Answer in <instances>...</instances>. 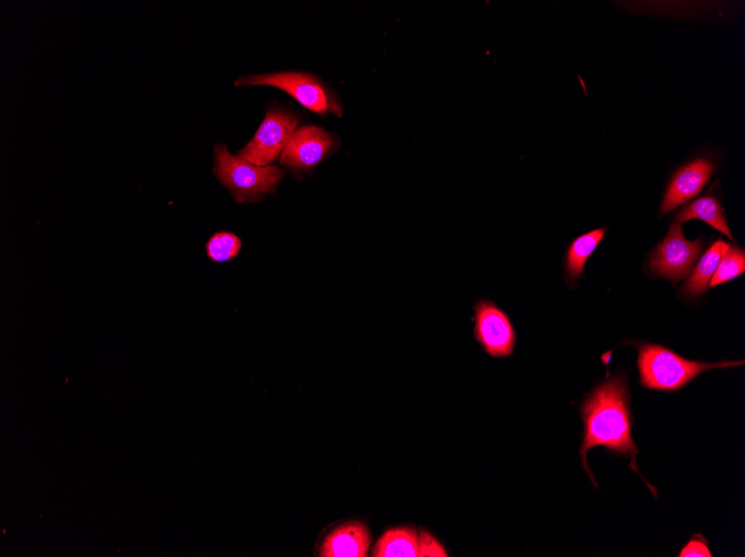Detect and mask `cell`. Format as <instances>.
<instances>
[{
    "instance_id": "6da1fadb",
    "label": "cell",
    "mask_w": 745,
    "mask_h": 557,
    "mask_svg": "<svg viewBox=\"0 0 745 557\" xmlns=\"http://www.w3.org/2000/svg\"><path fill=\"white\" fill-rule=\"evenodd\" d=\"M585 424L584 442L581 448L583 466L589 472L594 486L596 481L589 468L588 453L594 447L603 446L609 450L631 458L633 469L653 491L637 469V445L632 435L633 419L627 380L624 376H616L595 389L582 406Z\"/></svg>"
},
{
    "instance_id": "7a4b0ae2",
    "label": "cell",
    "mask_w": 745,
    "mask_h": 557,
    "mask_svg": "<svg viewBox=\"0 0 745 557\" xmlns=\"http://www.w3.org/2000/svg\"><path fill=\"white\" fill-rule=\"evenodd\" d=\"M637 350L640 386L656 391H679L706 370L744 365V361H694L654 344H638Z\"/></svg>"
},
{
    "instance_id": "3957f363",
    "label": "cell",
    "mask_w": 745,
    "mask_h": 557,
    "mask_svg": "<svg viewBox=\"0 0 745 557\" xmlns=\"http://www.w3.org/2000/svg\"><path fill=\"white\" fill-rule=\"evenodd\" d=\"M215 176L239 204L255 203L274 193L285 176L280 167L248 163L221 144L215 148Z\"/></svg>"
},
{
    "instance_id": "277c9868",
    "label": "cell",
    "mask_w": 745,
    "mask_h": 557,
    "mask_svg": "<svg viewBox=\"0 0 745 557\" xmlns=\"http://www.w3.org/2000/svg\"><path fill=\"white\" fill-rule=\"evenodd\" d=\"M262 85L284 90L304 108L318 115L343 116V107L337 92L313 74L292 70L243 76L235 80V86Z\"/></svg>"
},
{
    "instance_id": "5b68a950",
    "label": "cell",
    "mask_w": 745,
    "mask_h": 557,
    "mask_svg": "<svg viewBox=\"0 0 745 557\" xmlns=\"http://www.w3.org/2000/svg\"><path fill=\"white\" fill-rule=\"evenodd\" d=\"M704 243L701 238L690 242L686 238L680 224H673L668 236L651 252L649 270L658 277L675 283L687 278L702 254Z\"/></svg>"
},
{
    "instance_id": "8992f818",
    "label": "cell",
    "mask_w": 745,
    "mask_h": 557,
    "mask_svg": "<svg viewBox=\"0 0 745 557\" xmlns=\"http://www.w3.org/2000/svg\"><path fill=\"white\" fill-rule=\"evenodd\" d=\"M297 126L298 119L294 114L272 109L254 138L237 155L258 166H271L283 154Z\"/></svg>"
},
{
    "instance_id": "52a82bcc",
    "label": "cell",
    "mask_w": 745,
    "mask_h": 557,
    "mask_svg": "<svg viewBox=\"0 0 745 557\" xmlns=\"http://www.w3.org/2000/svg\"><path fill=\"white\" fill-rule=\"evenodd\" d=\"M339 148L338 136L321 127L306 126L293 134L282 154L281 163L295 174H307Z\"/></svg>"
},
{
    "instance_id": "ba28073f",
    "label": "cell",
    "mask_w": 745,
    "mask_h": 557,
    "mask_svg": "<svg viewBox=\"0 0 745 557\" xmlns=\"http://www.w3.org/2000/svg\"><path fill=\"white\" fill-rule=\"evenodd\" d=\"M475 313L474 337L482 349L495 358L511 357L517 335L510 316L490 300L473 305Z\"/></svg>"
},
{
    "instance_id": "9c48e42d",
    "label": "cell",
    "mask_w": 745,
    "mask_h": 557,
    "mask_svg": "<svg viewBox=\"0 0 745 557\" xmlns=\"http://www.w3.org/2000/svg\"><path fill=\"white\" fill-rule=\"evenodd\" d=\"M713 171L714 164L706 158H699L682 167L669 185L660 205V215L671 212L699 196Z\"/></svg>"
},
{
    "instance_id": "30bf717a",
    "label": "cell",
    "mask_w": 745,
    "mask_h": 557,
    "mask_svg": "<svg viewBox=\"0 0 745 557\" xmlns=\"http://www.w3.org/2000/svg\"><path fill=\"white\" fill-rule=\"evenodd\" d=\"M372 537L361 522H349L330 532L321 544V557H366Z\"/></svg>"
},
{
    "instance_id": "8fae6325",
    "label": "cell",
    "mask_w": 745,
    "mask_h": 557,
    "mask_svg": "<svg viewBox=\"0 0 745 557\" xmlns=\"http://www.w3.org/2000/svg\"><path fill=\"white\" fill-rule=\"evenodd\" d=\"M730 244L722 239L716 241L702 256L682 293L689 299L702 297L709 289L712 277Z\"/></svg>"
},
{
    "instance_id": "7c38bea8",
    "label": "cell",
    "mask_w": 745,
    "mask_h": 557,
    "mask_svg": "<svg viewBox=\"0 0 745 557\" xmlns=\"http://www.w3.org/2000/svg\"><path fill=\"white\" fill-rule=\"evenodd\" d=\"M374 557H420V534L409 527L388 530L375 545Z\"/></svg>"
},
{
    "instance_id": "4fadbf2b",
    "label": "cell",
    "mask_w": 745,
    "mask_h": 557,
    "mask_svg": "<svg viewBox=\"0 0 745 557\" xmlns=\"http://www.w3.org/2000/svg\"><path fill=\"white\" fill-rule=\"evenodd\" d=\"M605 234V229L595 230L577 237L570 244L565 259V272L568 282H577L582 277L588 260L603 241Z\"/></svg>"
},
{
    "instance_id": "5bb4252c",
    "label": "cell",
    "mask_w": 745,
    "mask_h": 557,
    "mask_svg": "<svg viewBox=\"0 0 745 557\" xmlns=\"http://www.w3.org/2000/svg\"><path fill=\"white\" fill-rule=\"evenodd\" d=\"M692 220L703 221L711 227L726 235L731 241L734 239L728 229L724 210L717 199L713 197H704L692 202L675 218V221L678 224Z\"/></svg>"
},
{
    "instance_id": "9a60e30c",
    "label": "cell",
    "mask_w": 745,
    "mask_h": 557,
    "mask_svg": "<svg viewBox=\"0 0 745 557\" xmlns=\"http://www.w3.org/2000/svg\"><path fill=\"white\" fill-rule=\"evenodd\" d=\"M745 270V253L742 248L728 245L724 253L713 277L710 282V288L724 285L733 281L734 278L743 274Z\"/></svg>"
},
{
    "instance_id": "2e32d148",
    "label": "cell",
    "mask_w": 745,
    "mask_h": 557,
    "mask_svg": "<svg viewBox=\"0 0 745 557\" xmlns=\"http://www.w3.org/2000/svg\"><path fill=\"white\" fill-rule=\"evenodd\" d=\"M241 239L233 233L219 232L207 243V255L216 263H227L235 258L241 250Z\"/></svg>"
},
{
    "instance_id": "e0dca14e",
    "label": "cell",
    "mask_w": 745,
    "mask_h": 557,
    "mask_svg": "<svg viewBox=\"0 0 745 557\" xmlns=\"http://www.w3.org/2000/svg\"><path fill=\"white\" fill-rule=\"evenodd\" d=\"M680 557H712L709 543L703 535H693L691 541L681 550Z\"/></svg>"
},
{
    "instance_id": "ac0fdd59",
    "label": "cell",
    "mask_w": 745,
    "mask_h": 557,
    "mask_svg": "<svg viewBox=\"0 0 745 557\" xmlns=\"http://www.w3.org/2000/svg\"><path fill=\"white\" fill-rule=\"evenodd\" d=\"M420 556H448L442 545L429 533L420 534Z\"/></svg>"
}]
</instances>
